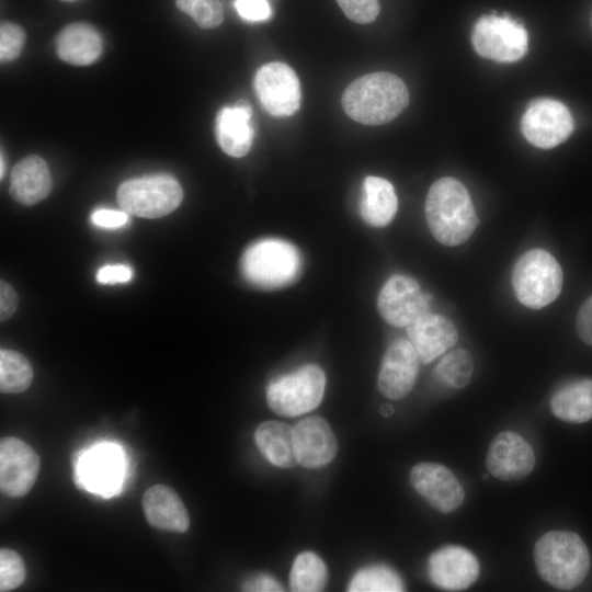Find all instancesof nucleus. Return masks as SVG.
Listing matches in <instances>:
<instances>
[{
	"mask_svg": "<svg viewBox=\"0 0 592 592\" xmlns=\"http://www.w3.org/2000/svg\"><path fill=\"white\" fill-rule=\"evenodd\" d=\"M405 82L390 72L364 75L352 81L341 104L352 119L365 125H383L396 118L408 105Z\"/></svg>",
	"mask_w": 592,
	"mask_h": 592,
	"instance_id": "nucleus-1",
	"label": "nucleus"
},
{
	"mask_svg": "<svg viewBox=\"0 0 592 592\" xmlns=\"http://www.w3.org/2000/svg\"><path fill=\"white\" fill-rule=\"evenodd\" d=\"M425 217L433 237L442 244L464 243L478 226V217L467 189L458 180L445 177L430 187Z\"/></svg>",
	"mask_w": 592,
	"mask_h": 592,
	"instance_id": "nucleus-2",
	"label": "nucleus"
},
{
	"mask_svg": "<svg viewBox=\"0 0 592 592\" xmlns=\"http://www.w3.org/2000/svg\"><path fill=\"white\" fill-rule=\"evenodd\" d=\"M534 561L539 577L560 590L578 587L590 567L584 542L569 531H550L542 535L534 547Z\"/></svg>",
	"mask_w": 592,
	"mask_h": 592,
	"instance_id": "nucleus-3",
	"label": "nucleus"
},
{
	"mask_svg": "<svg viewBox=\"0 0 592 592\" xmlns=\"http://www.w3.org/2000/svg\"><path fill=\"white\" fill-rule=\"evenodd\" d=\"M240 267L244 280L251 285L276 289L293 284L299 277L301 255L291 242L266 238L244 251Z\"/></svg>",
	"mask_w": 592,
	"mask_h": 592,
	"instance_id": "nucleus-4",
	"label": "nucleus"
},
{
	"mask_svg": "<svg viewBox=\"0 0 592 592\" xmlns=\"http://www.w3.org/2000/svg\"><path fill=\"white\" fill-rule=\"evenodd\" d=\"M512 286L522 305L531 309H540L559 296L562 270L549 252L532 249L524 252L515 262Z\"/></svg>",
	"mask_w": 592,
	"mask_h": 592,
	"instance_id": "nucleus-5",
	"label": "nucleus"
},
{
	"mask_svg": "<svg viewBox=\"0 0 592 592\" xmlns=\"http://www.w3.org/2000/svg\"><path fill=\"white\" fill-rule=\"evenodd\" d=\"M183 191L171 175L157 174L130 179L117 189L123 210L145 218H159L172 213L182 202Z\"/></svg>",
	"mask_w": 592,
	"mask_h": 592,
	"instance_id": "nucleus-6",
	"label": "nucleus"
},
{
	"mask_svg": "<svg viewBox=\"0 0 592 592\" xmlns=\"http://www.w3.org/2000/svg\"><path fill=\"white\" fill-rule=\"evenodd\" d=\"M325 386L323 371L308 364L271 382L266 389L267 405L278 415H300L318 407Z\"/></svg>",
	"mask_w": 592,
	"mask_h": 592,
	"instance_id": "nucleus-7",
	"label": "nucleus"
},
{
	"mask_svg": "<svg viewBox=\"0 0 592 592\" xmlns=\"http://www.w3.org/2000/svg\"><path fill=\"white\" fill-rule=\"evenodd\" d=\"M527 32L509 14L480 16L473 29L471 43L483 58L498 62H514L527 53Z\"/></svg>",
	"mask_w": 592,
	"mask_h": 592,
	"instance_id": "nucleus-8",
	"label": "nucleus"
},
{
	"mask_svg": "<svg viewBox=\"0 0 592 592\" xmlns=\"http://www.w3.org/2000/svg\"><path fill=\"white\" fill-rule=\"evenodd\" d=\"M574 128L569 109L560 101L542 98L532 101L521 119L524 138L542 149L566 141Z\"/></svg>",
	"mask_w": 592,
	"mask_h": 592,
	"instance_id": "nucleus-9",
	"label": "nucleus"
},
{
	"mask_svg": "<svg viewBox=\"0 0 592 592\" xmlns=\"http://www.w3.org/2000/svg\"><path fill=\"white\" fill-rule=\"evenodd\" d=\"M254 88L260 103L272 116L293 115L300 106L301 90L298 77L284 62L273 61L259 68Z\"/></svg>",
	"mask_w": 592,
	"mask_h": 592,
	"instance_id": "nucleus-10",
	"label": "nucleus"
},
{
	"mask_svg": "<svg viewBox=\"0 0 592 592\" xmlns=\"http://www.w3.org/2000/svg\"><path fill=\"white\" fill-rule=\"evenodd\" d=\"M430 295L406 275H392L382 287L377 308L380 316L391 326L408 327L430 311Z\"/></svg>",
	"mask_w": 592,
	"mask_h": 592,
	"instance_id": "nucleus-11",
	"label": "nucleus"
},
{
	"mask_svg": "<svg viewBox=\"0 0 592 592\" xmlns=\"http://www.w3.org/2000/svg\"><path fill=\"white\" fill-rule=\"evenodd\" d=\"M41 462L36 452L18 437L0 442V489L11 498H21L33 488Z\"/></svg>",
	"mask_w": 592,
	"mask_h": 592,
	"instance_id": "nucleus-12",
	"label": "nucleus"
},
{
	"mask_svg": "<svg viewBox=\"0 0 592 592\" xmlns=\"http://www.w3.org/2000/svg\"><path fill=\"white\" fill-rule=\"evenodd\" d=\"M410 482L429 504L442 513H451L464 502L463 486L442 464H417L410 471Z\"/></svg>",
	"mask_w": 592,
	"mask_h": 592,
	"instance_id": "nucleus-13",
	"label": "nucleus"
},
{
	"mask_svg": "<svg viewBox=\"0 0 592 592\" xmlns=\"http://www.w3.org/2000/svg\"><path fill=\"white\" fill-rule=\"evenodd\" d=\"M480 566L469 549L448 545L435 550L428 561L431 582L443 590L462 591L473 585L479 577Z\"/></svg>",
	"mask_w": 592,
	"mask_h": 592,
	"instance_id": "nucleus-14",
	"label": "nucleus"
},
{
	"mask_svg": "<svg viewBox=\"0 0 592 592\" xmlns=\"http://www.w3.org/2000/svg\"><path fill=\"white\" fill-rule=\"evenodd\" d=\"M418 354L408 339L395 340L386 350L377 379L379 391L388 399L407 396L419 372Z\"/></svg>",
	"mask_w": 592,
	"mask_h": 592,
	"instance_id": "nucleus-15",
	"label": "nucleus"
},
{
	"mask_svg": "<svg viewBox=\"0 0 592 592\" xmlns=\"http://www.w3.org/2000/svg\"><path fill=\"white\" fill-rule=\"evenodd\" d=\"M486 466L493 477L505 480H519L526 477L535 466L532 446L517 433L503 431L491 442Z\"/></svg>",
	"mask_w": 592,
	"mask_h": 592,
	"instance_id": "nucleus-16",
	"label": "nucleus"
},
{
	"mask_svg": "<svg viewBox=\"0 0 592 592\" xmlns=\"http://www.w3.org/2000/svg\"><path fill=\"white\" fill-rule=\"evenodd\" d=\"M297 463L306 468L329 464L338 452V442L329 424L319 417H309L294 428Z\"/></svg>",
	"mask_w": 592,
	"mask_h": 592,
	"instance_id": "nucleus-17",
	"label": "nucleus"
},
{
	"mask_svg": "<svg viewBox=\"0 0 592 592\" xmlns=\"http://www.w3.org/2000/svg\"><path fill=\"white\" fill-rule=\"evenodd\" d=\"M407 335L424 364L442 355L458 339V332L449 319L430 311L407 327Z\"/></svg>",
	"mask_w": 592,
	"mask_h": 592,
	"instance_id": "nucleus-18",
	"label": "nucleus"
},
{
	"mask_svg": "<svg viewBox=\"0 0 592 592\" xmlns=\"http://www.w3.org/2000/svg\"><path fill=\"white\" fill-rule=\"evenodd\" d=\"M143 510L150 526L166 532L184 533L190 516L174 489L164 485L148 488L143 497Z\"/></svg>",
	"mask_w": 592,
	"mask_h": 592,
	"instance_id": "nucleus-19",
	"label": "nucleus"
},
{
	"mask_svg": "<svg viewBox=\"0 0 592 592\" xmlns=\"http://www.w3.org/2000/svg\"><path fill=\"white\" fill-rule=\"evenodd\" d=\"M251 106L241 101L234 106L223 107L216 117V139L225 153L241 158L251 149L253 126Z\"/></svg>",
	"mask_w": 592,
	"mask_h": 592,
	"instance_id": "nucleus-20",
	"label": "nucleus"
},
{
	"mask_svg": "<svg viewBox=\"0 0 592 592\" xmlns=\"http://www.w3.org/2000/svg\"><path fill=\"white\" fill-rule=\"evenodd\" d=\"M52 190V175L45 160L31 155L12 169L10 194L22 205H34L44 200Z\"/></svg>",
	"mask_w": 592,
	"mask_h": 592,
	"instance_id": "nucleus-21",
	"label": "nucleus"
},
{
	"mask_svg": "<svg viewBox=\"0 0 592 592\" xmlns=\"http://www.w3.org/2000/svg\"><path fill=\"white\" fill-rule=\"evenodd\" d=\"M103 50L102 37L89 23L77 22L65 26L56 36L58 57L75 66L94 64Z\"/></svg>",
	"mask_w": 592,
	"mask_h": 592,
	"instance_id": "nucleus-22",
	"label": "nucleus"
},
{
	"mask_svg": "<svg viewBox=\"0 0 592 592\" xmlns=\"http://www.w3.org/2000/svg\"><path fill=\"white\" fill-rule=\"evenodd\" d=\"M122 464L117 452L110 446H99L82 457L75 474L82 487L109 493L121 479Z\"/></svg>",
	"mask_w": 592,
	"mask_h": 592,
	"instance_id": "nucleus-23",
	"label": "nucleus"
},
{
	"mask_svg": "<svg viewBox=\"0 0 592 592\" xmlns=\"http://www.w3.org/2000/svg\"><path fill=\"white\" fill-rule=\"evenodd\" d=\"M397 208L398 198L392 184L384 178L366 177L360 204L364 221L374 227H385L394 219Z\"/></svg>",
	"mask_w": 592,
	"mask_h": 592,
	"instance_id": "nucleus-24",
	"label": "nucleus"
},
{
	"mask_svg": "<svg viewBox=\"0 0 592 592\" xmlns=\"http://www.w3.org/2000/svg\"><path fill=\"white\" fill-rule=\"evenodd\" d=\"M261 454L274 466L291 468L297 465L294 429L280 421H265L254 433Z\"/></svg>",
	"mask_w": 592,
	"mask_h": 592,
	"instance_id": "nucleus-25",
	"label": "nucleus"
},
{
	"mask_svg": "<svg viewBox=\"0 0 592 592\" xmlns=\"http://www.w3.org/2000/svg\"><path fill=\"white\" fill-rule=\"evenodd\" d=\"M555 417L570 423H583L592 419V379L582 378L559 387L550 399Z\"/></svg>",
	"mask_w": 592,
	"mask_h": 592,
	"instance_id": "nucleus-26",
	"label": "nucleus"
},
{
	"mask_svg": "<svg viewBox=\"0 0 592 592\" xmlns=\"http://www.w3.org/2000/svg\"><path fill=\"white\" fill-rule=\"evenodd\" d=\"M327 580V567L318 555L305 551L295 558L289 576L291 589L293 591H321Z\"/></svg>",
	"mask_w": 592,
	"mask_h": 592,
	"instance_id": "nucleus-27",
	"label": "nucleus"
},
{
	"mask_svg": "<svg viewBox=\"0 0 592 592\" xmlns=\"http://www.w3.org/2000/svg\"><path fill=\"white\" fill-rule=\"evenodd\" d=\"M33 368L29 360L12 350L0 351V389L4 394H19L29 388Z\"/></svg>",
	"mask_w": 592,
	"mask_h": 592,
	"instance_id": "nucleus-28",
	"label": "nucleus"
},
{
	"mask_svg": "<svg viewBox=\"0 0 592 592\" xmlns=\"http://www.w3.org/2000/svg\"><path fill=\"white\" fill-rule=\"evenodd\" d=\"M405 590L400 576L385 565H375L361 569L352 578L351 592H400Z\"/></svg>",
	"mask_w": 592,
	"mask_h": 592,
	"instance_id": "nucleus-29",
	"label": "nucleus"
},
{
	"mask_svg": "<svg viewBox=\"0 0 592 592\" xmlns=\"http://www.w3.org/2000/svg\"><path fill=\"white\" fill-rule=\"evenodd\" d=\"M474 362L468 351L456 349L448 352L435 368L436 378L452 388L465 387L473 375Z\"/></svg>",
	"mask_w": 592,
	"mask_h": 592,
	"instance_id": "nucleus-30",
	"label": "nucleus"
},
{
	"mask_svg": "<svg viewBox=\"0 0 592 592\" xmlns=\"http://www.w3.org/2000/svg\"><path fill=\"white\" fill-rule=\"evenodd\" d=\"M175 4L202 29L217 27L224 20V10L219 0H175Z\"/></svg>",
	"mask_w": 592,
	"mask_h": 592,
	"instance_id": "nucleus-31",
	"label": "nucleus"
},
{
	"mask_svg": "<svg viewBox=\"0 0 592 592\" xmlns=\"http://www.w3.org/2000/svg\"><path fill=\"white\" fill-rule=\"evenodd\" d=\"M26 577L24 562L20 555L9 548L0 550V591L8 592L20 587Z\"/></svg>",
	"mask_w": 592,
	"mask_h": 592,
	"instance_id": "nucleus-32",
	"label": "nucleus"
},
{
	"mask_svg": "<svg viewBox=\"0 0 592 592\" xmlns=\"http://www.w3.org/2000/svg\"><path fill=\"white\" fill-rule=\"evenodd\" d=\"M25 43L24 30L12 22L0 25V61L10 62L19 57Z\"/></svg>",
	"mask_w": 592,
	"mask_h": 592,
	"instance_id": "nucleus-33",
	"label": "nucleus"
},
{
	"mask_svg": "<svg viewBox=\"0 0 592 592\" xmlns=\"http://www.w3.org/2000/svg\"><path fill=\"white\" fill-rule=\"evenodd\" d=\"M344 14L353 22H373L379 13L378 0H337Z\"/></svg>",
	"mask_w": 592,
	"mask_h": 592,
	"instance_id": "nucleus-34",
	"label": "nucleus"
},
{
	"mask_svg": "<svg viewBox=\"0 0 592 592\" xmlns=\"http://www.w3.org/2000/svg\"><path fill=\"white\" fill-rule=\"evenodd\" d=\"M234 5L239 15L247 21H265L272 14L267 0H235Z\"/></svg>",
	"mask_w": 592,
	"mask_h": 592,
	"instance_id": "nucleus-35",
	"label": "nucleus"
},
{
	"mask_svg": "<svg viewBox=\"0 0 592 592\" xmlns=\"http://www.w3.org/2000/svg\"><path fill=\"white\" fill-rule=\"evenodd\" d=\"M91 221L98 227L114 229L128 224L129 216L125 210L100 208L92 213Z\"/></svg>",
	"mask_w": 592,
	"mask_h": 592,
	"instance_id": "nucleus-36",
	"label": "nucleus"
},
{
	"mask_svg": "<svg viewBox=\"0 0 592 592\" xmlns=\"http://www.w3.org/2000/svg\"><path fill=\"white\" fill-rule=\"evenodd\" d=\"M132 276L133 271L128 265L114 264L101 267L96 273V281L101 284L126 283Z\"/></svg>",
	"mask_w": 592,
	"mask_h": 592,
	"instance_id": "nucleus-37",
	"label": "nucleus"
},
{
	"mask_svg": "<svg viewBox=\"0 0 592 592\" xmlns=\"http://www.w3.org/2000/svg\"><path fill=\"white\" fill-rule=\"evenodd\" d=\"M577 331L584 343L592 345V296L581 305L578 311Z\"/></svg>",
	"mask_w": 592,
	"mask_h": 592,
	"instance_id": "nucleus-38",
	"label": "nucleus"
},
{
	"mask_svg": "<svg viewBox=\"0 0 592 592\" xmlns=\"http://www.w3.org/2000/svg\"><path fill=\"white\" fill-rule=\"evenodd\" d=\"M18 307V295L4 281L0 283V319L5 321L13 316Z\"/></svg>",
	"mask_w": 592,
	"mask_h": 592,
	"instance_id": "nucleus-39",
	"label": "nucleus"
},
{
	"mask_svg": "<svg viewBox=\"0 0 592 592\" xmlns=\"http://www.w3.org/2000/svg\"><path fill=\"white\" fill-rule=\"evenodd\" d=\"M248 591H283L282 585L271 576L260 574L244 584Z\"/></svg>",
	"mask_w": 592,
	"mask_h": 592,
	"instance_id": "nucleus-40",
	"label": "nucleus"
},
{
	"mask_svg": "<svg viewBox=\"0 0 592 592\" xmlns=\"http://www.w3.org/2000/svg\"><path fill=\"white\" fill-rule=\"evenodd\" d=\"M379 412L383 417L388 418L394 413V407L389 403H384L379 407Z\"/></svg>",
	"mask_w": 592,
	"mask_h": 592,
	"instance_id": "nucleus-41",
	"label": "nucleus"
},
{
	"mask_svg": "<svg viewBox=\"0 0 592 592\" xmlns=\"http://www.w3.org/2000/svg\"><path fill=\"white\" fill-rule=\"evenodd\" d=\"M0 166H1V169H0V178L2 179V178H3V174H4V169H5L4 160H3V153H2V152H1Z\"/></svg>",
	"mask_w": 592,
	"mask_h": 592,
	"instance_id": "nucleus-42",
	"label": "nucleus"
},
{
	"mask_svg": "<svg viewBox=\"0 0 592 592\" xmlns=\"http://www.w3.org/2000/svg\"><path fill=\"white\" fill-rule=\"evenodd\" d=\"M60 1H64V2H76L78 0H60Z\"/></svg>",
	"mask_w": 592,
	"mask_h": 592,
	"instance_id": "nucleus-43",
	"label": "nucleus"
},
{
	"mask_svg": "<svg viewBox=\"0 0 592 592\" xmlns=\"http://www.w3.org/2000/svg\"><path fill=\"white\" fill-rule=\"evenodd\" d=\"M488 477H489L488 474H485V475L482 476V479H483V480H487Z\"/></svg>",
	"mask_w": 592,
	"mask_h": 592,
	"instance_id": "nucleus-44",
	"label": "nucleus"
}]
</instances>
